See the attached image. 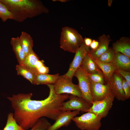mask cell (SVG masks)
<instances>
[{
    "instance_id": "1",
    "label": "cell",
    "mask_w": 130,
    "mask_h": 130,
    "mask_svg": "<svg viewBox=\"0 0 130 130\" xmlns=\"http://www.w3.org/2000/svg\"><path fill=\"white\" fill-rule=\"evenodd\" d=\"M49 89L48 97L41 100L32 99V94L19 93L7 97L14 111L13 117L18 124L24 130L33 127L43 117L55 120L63 111V103L69 95L58 94L54 92L53 84L47 85Z\"/></svg>"
},
{
    "instance_id": "2",
    "label": "cell",
    "mask_w": 130,
    "mask_h": 130,
    "mask_svg": "<svg viewBox=\"0 0 130 130\" xmlns=\"http://www.w3.org/2000/svg\"><path fill=\"white\" fill-rule=\"evenodd\" d=\"M11 13L13 20L19 22L43 13H48V9L39 0H0Z\"/></svg>"
},
{
    "instance_id": "3",
    "label": "cell",
    "mask_w": 130,
    "mask_h": 130,
    "mask_svg": "<svg viewBox=\"0 0 130 130\" xmlns=\"http://www.w3.org/2000/svg\"><path fill=\"white\" fill-rule=\"evenodd\" d=\"M84 42L82 36L75 29L68 26L62 28L59 44L64 51L75 53Z\"/></svg>"
},
{
    "instance_id": "4",
    "label": "cell",
    "mask_w": 130,
    "mask_h": 130,
    "mask_svg": "<svg viewBox=\"0 0 130 130\" xmlns=\"http://www.w3.org/2000/svg\"><path fill=\"white\" fill-rule=\"evenodd\" d=\"M102 118L93 113L87 112L72 119L77 127L81 130H98L101 125Z\"/></svg>"
},
{
    "instance_id": "5",
    "label": "cell",
    "mask_w": 130,
    "mask_h": 130,
    "mask_svg": "<svg viewBox=\"0 0 130 130\" xmlns=\"http://www.w3.org/2000/svg\"><path fill=\"white\" fill-rule=\"evenodd\" d=\"M74 76L78 80L82 97L91 106L93 103L91 83L88 74L80 66L75 72Z\"/></svg>"
},
{
    "instance_id": "6",
    "label": "cell",
    "mask_w": 130,
    "mask_h": 130,
    "mask_svg": "<svg viewBox=\"0 0 130 130\" xmlns=\"http://www.w3.org/2000/svg\"><path fill=\"white\" fill-rule=\"evenodd\" d=\"M53 84L54 91L57 94H69L82 97L78 85L74 84L72 80L64 75L60 76L56 82Z\"/></svg>"
},
{
    "instance_id": "7",
    "label": "cell",
    "mask_w": 130,
    "mask_h": 130,
    "mask_svg": "<svg viewBox=\"0 0 130 130\" xmlns=\"http://www.w3.org/2000/svg\"><path fill=\"white\" fill-rule=\"evenodd\" d=\"M115 98L112 92L102 100L93 102L87 112L93 113L102 118L105 117L112 107Z\"/></svg>"
},
{
    "instance_id": "8",
    "label": "cell",
    "mask_w": 130,
    "mask_h": 130,
    "mask_svg": "<svg viewBox=\"0 0 130 130\" xmlns=\"http://www.w3.org/2000/svg\"><path fill=\"white\" fill-rule=\"evenodd\" d=\"M69 100L62 104V111L78 110L87 112L91 106L81 97L72 95H69Z\"/></svg>"
},
{
    "instance_id": "9",
    "label": "cell",
    "mask_w": 130,
    "mask_h": 130,
    "mask_svg": "<svg viewBox=\"0 0 130 130\" xmlns=\"http://www.w3.org/2000/svg\"><path fill=\"white\" fill-rule=\"evenodd\" d=\"M90 50V47L86 46L84 42L83 43L75 52L69 69L66 73L64 75V76L72 80L75 72L80 66L84 56Z\"/></svg>"
},
{
    "instance_id": "10",
    "label": "cell",
    "mask_w": 130,
    "mask_h": 130,
    "mask_svg": "<svg viewBox=\"0 0 130 130\" xmlns=\"http://www.w3.org/2000/svg\"><path fill=\"white\" fill-rule=\"evenodd\" d=\"M80 111L78 110L63 111L58 116L55 122L46 130H58L61 127L69 125L72 119L79 114Z\"/></svg>"
},
{
    "instance_id": "11",
    "label": "cell",
    "mask_w": 130,
    "mask_h": 130,
    "mask_svg": "<svg viewBox=\"0 0 130 130\" xmlns=\"http://www.w3.org/2000/svg\"><path fill=\"white\" fill-rule=\"evenodd\" d=\"M122 77L115 71L110 80L106 83L109 84L115 98L118 101H124L126 99L122 88Z\"/></svg>"
},
{
    "instance_id": "12",
    "label": "cell",
    "mask_w": 130,
    "mask_h": 130,
    "mask_svg": "<svg viewBox=\"0 0 130 130\" xmlns=\"http://www.w3.org/2000/svg\"><path fill=\"white\" fill-rule=\"evenodd\" d=\"M91 82L93 102L102 100L112 92L108 83L102 84Z\"/></svg>"
},
{
    "instance_id": "13",
    "label": "cell",
    "mask_w": 130,
    "mask_h": 130,
    "mask_svg": "<svg viewBox=\"0 0 130 130\" xmlns=\"http://www.w3.org/2000/svg\"><path fill=\"white\" fill-rule=\"evenodd\" d=\"M98 39L99 44L97 48L94 50H90L88 53L92 58L96 59L108 50L111 41L109 35L104 34L99 37Z\"/></svg>"
},
{
    "instance_id": "14",
    "label": "cell",
    "mask_w": 130,
    "mask_h": 130,
    "mask_svg": "<svg viewBox=\"0 0 130 130\" xmlns=\"http://www.w3.org/2000/svg\"><path fill=\"white\" fill-rule=\"evenodd\" d=\"M111 63L116 69L130 71V58L122 53H115Z\"/></svg>"
},
{
    "instance_id": "15",
    "label": "cell",
    "mask_w": 130,
    "mask_h": 130,
    "mask_svg": "<svg viewBox=\"0 0 130 130\" xmlns=\"http://www.w3.org/2000/svg\"><path fill=\"white\" fill-rule=\"evenodd\" d=\"M112 48L115 53H122L130 58V39L129 38H121L113 44Z\"/></svg>"
},
{
    "instance_id": "16",
    "label": "cell",
    "mask_w": 130,
    "mask_h": 130,
    "mask_svg": "<svg viewBox=\"0 0 130 130\" xmlns=\"http://www.w3.org/2000/svg\"><path fill=\"white\" fill-rule=\"evenodd\" d=\"M10 44L19 64H22L26 56L21 46L19 37H12L10 40Z\"/></svg>"
},
{
    "instance_id": "17",
    "label": "cell",
    "mask_w": 130,
    "mask_h": 130,
    "mask_svg": "<svg viewBox=\"0 0 130 130\" xmlns=\"http://www.w3.org/2000/svg\"><path fill=\"white\" fill-rule=\"evenodd\" d=\"M59 76L58 73L54 74H49L48 73L37 74L33 84H53L57 81Z\"/></svg>"
},
{
    "instance_id": "18",
    "label": "cell",
    "mask_w": 130,
    "mask_h": 130,
    "mask_svg": "<svg viewBox=\"0 0 130 130\" xmlns=\"http://www.w3.org/2000/svg\"><path fill=\"white\" fill-rule=\"evenodd\" d=\"M80 66L88 74L100 70L96 64L88 53L84 56Z\"/></svg>"
},
{
    "instance_id": "19",
    "label": "cell",
    "mask_w": 130,
    "mask_h": 130,
    "mask_svg": "<svg viewBox=\"0 0 130 130\" xmlns=\"http://www.w3.org/2000/svg\"><path fill=\"white\" fill-rule=\"evenodd\" d=\"M93 59L99 68L102 70L105 79L107 82L109 81L114 73L116 71V68L111 63H104L96 59Z\"/></svg>"
},
{
    "instance_id": "20",
    "label": "cell",
    "mask_w": 130,
    "mask_h": 130,
    "mask_svg": "<svg viewBox=\"0 0 130 130\" xmlns=\"http://www.w3.org/2000/svg\"><path fill=\"white\" fill-rule=\"evenodd\" d=\"M20 42L26 56L32 49L33 41L31 35L26 32L22 31L19 37Z\"/></svg>"
},
{
    "instance_id": "21",
    "label": "cell",
    "mask_w": 130,
    "mask_h": 130,
    "mask_svg": "<svg viewBox=\"0 0 130 130\" xmlns=\"http://www.w3.org/2000/svg\"><path fill=\"white\" fill-rule=\"evenodd\" d=\"M39 59V57L32 50L26 56L22 64L34 73L37 74L38 73L36 68V65Z\"/></svg>"
},
{
    "instance_id": "22",
    "label": "cell",
    "mask_w": 130,
    "mask_h": 130,
    "mask_svg": "<svg viewBox=\"0 0 130 130\" xmlns=\"http://www.w3.org/2000/svg\"><path fill=\"white\" fill-rule=\"evenodd\" d=\"M15 67L18 75L22 76L33 84L36 74L28 69L23 64L16 65Z\"/></svg>"
},
{
    "instance_id": "23",
    "label": "cell",
    "mask_w": 130,
    "mask_h": 130,
    "mask_svg": "<svg viewBox=\"0 0 130 130\" xmlns=\"http://www.w3.org/2000/svg\"><path fill=\"white\" fill-rule=\"evenodd\" d=\"M0 130H24L17 123L13 117V113L10 112L7 115L5 126Z\"/></svg>"
},
{
    "instance_id": "24",
    "label": "cell",
    "mask_w": 130,
    "mask_h": 130,
    "mask_svg": "<svg viewBox=\"0 0 130 130\" xmlns=\"http://www.w3.org/2000/svg\"><path fill=\"white\" fill-rule=\"evenodd\" d=\"M115 53L112 48H109L107 50L96 59L99 61L104 63H111Z\"/></svg>"
},
{
    "instance_id": "25",
    "label": "cell",
    "mask_w": 130,
    "mask_h": 130,
    "mask_svg": "<svg viewBox=\"0 0 130 130\" xmlns=\"http://www.w3.org/2000/svg\"><path fill=\"white\" fill-rule=\"evenodd\" d=\"M51 125L46 117H42L29 130H46Z\"/></svg>"
},
{
    "instance_id": "26",
    "label": "cell",
    "mask_w": 130,
    "mask_h": 130,
    "mask_svg": "<svg viewBox=\"0 0 130 130\" xmlns=\"http://www.w3.org/2000/svg\"><path fill=\"white\" fill-rule=\"evenodd\" d=\"M0 18L2 21L5 22L8 19H13L11 13L8 10L6 6L0 2Z\"/></svg>"
},
{
    "instance_id": "27",
    "label": "cell",
    "mask_w": 130,
    "mask_h": 130,
    "mask_svg": "<svg viewBox=\"0 0 130 130\" xmlns=\"http://www.w3.org/2000/svg\"><path fill=\"white\" fill-rule=\"evenodd\" d=\"M88 74L92 82L97 83L105 84L104 76L100 70L93 73Z\"/></svg>"
},
{
    "instance_id": "28",
    "label": "cell",
    "mask_w": 130,
    "mask_h": 130,
    "mask_svg": "<svg viewBox=\"0 0 130 130\" xmlns=\"http://www.w3.org/2000/svg\"><path fill=\"white\" fill-rule=\"evenodd\" d=\"M122 88L126 99L130 98V84L124 79H122Z\"/></svg>"
},
{
    "instance_id": "29",
    "label": "cell",
    "mask_w": 130,
    "mask_h": 130,
    "mask_svg": "<svg viewBox=\"0 0 130 130\" xmlns=\"http://www.w3.org/2000/svg\"><path fill=\"white\" fill-rule=\"evenodd\" d=\"M130 84V72L120 69H117L116 71Z\"/></svg>"
},
{
    "instance_id": "30",
    "label": "cell",
    "mask_w": 130,
    "mask_h": 130,
    "mask_svg": "<svg viewBox=\"0 0 130 130\" xmlns=\"http://www.w3.org/2000/svg\"><path fill=\"white\" fill-rule=\"evenodd\" d=\"M49 71L48 67L45 65L41 67L38 70V74H48Z\"/></svg>"
},
{
    "instance_id": "31",
    "label": "cell",
    "mask_w": 130,
    "mask_h": 130,
    "mask_svg": "<svg viewBox=\"0 0 130 130\" xmlns=\"http://www.w3.org/2000/svg\"><path fill=\"white\" fill-rule=\"evenodd\" d=\"M99 44V42L97 40L95 39L92 40V42L91 44L90 47L91 49L92 50H94L98 47Z\"/></svg>"
},
{
    "instance_id": "32",
    "label": "cell",
    "mask_w": 130,
    "mask_h": 130,
    "mask_svg": "<svg viewBox=\"0 0 130 130\" xmlns=\"http://www.w3.org/2000/svg\"><path fill=\"white\" fill-rule=\"evenodd\" d=\"M45 65L43 61L40 60L39 59L37 61L36 65V68L38 74V70L42 66Z\"/></svg>"
},
{
    "instance_id": "33",
    "label": "cell",
    "mask_w": 130,
    "mask_h": 130,
    "mask_svg": "<svg viewBox=\"0 0 130 130\" xmlns=\"http://www.w3.org/2000/svg\"><path fill=\"white\" fill-rule=\"evenodd\" d=\"M92 41V39L89 38L85 37L84 39V43L85 45L89 47H90Z\"/></svg>"
},
{
    "instance_id": "34",
    "label": "cell",
    "mask_w": 130,
    "mask_h": 130,
    "mask_svg": "<svg viewBox=\"0 0 130 130\" xmlns=\"http://www.w3.org/2000/svg\"><path fill=\"white\" fill-rule=\"evenodd\" d=\"M113 1L112 0H108V6L109 7L111 6Z\"/></svg>"
},
{
    "instance_id": "35",
    "label": "cell",
    "mask_w": 130,
    "mask_h": 130,
    "mask_svg": "<svg viewBox=\"0 0 130 130\" xmlns=\"http://www.w3.org/2000/svg\"><path fill=\"white\" fill-rule=\"evenodd\" d=\"M57 1H60L63 2H66L67 1V0H57Z\"/></svg>"
},
{
    "instance_id": "36",
    "label": "cell",
    "mask_w": 130,
    "mask_h": 130,
    "mask_svg": "<svg viewBox=\"0 0 130 130\" xmlns=\"http://www.w3.org/2000/svg\"><path fill=\"white\" fill-rule=\"evenodd\" d=\"M121 130L119 129H118L117 130Z\"/></svg>"
}]
</instances>
